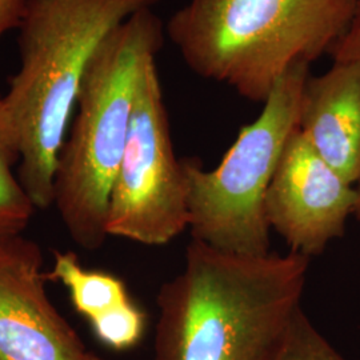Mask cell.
Segmentation results:
<instances>
[{"label": "cell", "instance_id": "cell-15", "mask_svg": "<svg viewBox=\"0 0 360 360\" xmlns=\"http://www.w3.org/2000/svg\"><path fill=\"white\" fill-rule=\"evenodd\" d=\"M356 193H358V202H356V206H355V211H354V217L358 219V221L360 223V181L356 186Z\"/></svg>", "mask_w": 360, "mask_h": 360}, {"label": "cell", "instance_id": "cell-9", "mask_svg": "<svg viewBox=\"0 0 360 360\" xmlns=\"http://www.w3.org/2000/svg\"><path fill=\"white\" fill-rule=\"evenodd\" d=\"M297 129L314 150L352 186L360 181V62H334L309 74L299 103Z\"/></svg>", "mask_w": 360, "mask_h": 360}, {"label": "cell", "instance_id": "cell-4", "mask_svg": "<svg viewBox=\"0 0 360 360\" xmlns=\"http://www.w3.org/2000/svg\"><path fill=\"white\" fill-rule=\"evenodd\" d=\"M166 25L153 8L112 30L86 68L77 108L58 158L53 205L71 239L94 251L108 238L110 195L147 65L165 46Z\"/></svg>", "mask_w": 360, "mask_h": 360}, {"label": "cell", "instance_id": "cell-7", "mask_svg": "<svg viewBox=\"0 0 360 360\" xmlns=\"http://www.w3.org/2000/svg\"><path fill=\"white\" fill-rule=\"evenodd\" d=\"M356 202V187L343 179L296 127L266 193L270 229L283 238L291 252L311 259L345 235Z\"/></svg>", "mask_w": 360, "mask_h": 360}, {"label": "cell", "instance_id": "cell-11", "mask_svg": "<svg viewBox=\"0 0 360 360\" xmlns=\"http://www.w3.org/2000/svg\"><path fill=\"white\" fill-rule=\"evenodd\" d=\"M20 162V148L0 94V239L23 233L35 211L15 167Z\"/></svg>", "mask_w": 360, "mask_h": 360}, {"label": "cell", "instance_id": "cell-12", "mask_svg": "<svg viewBox=\"0 0 360 360\" xmlns=\"http://www.w3.org/2000/svg\"><path fill=\"white\" fill-rule=\"evenodd\" d=\"M270 360H346L297 309Z\"/></svg>", "mask_w": 360, "mask_h": 360}, {"label": "cell", "instance_id": "cell-13", "mask_svg": "<svg viewBox=\"0 0 360 360\" xmlns=\"http://www.w3.org/2000/svg\"><path fill=\"white\" fill-rule=\"evenodd\" d=\"M331 56L334 62H360V0L346 35L336 44Z\"/></svg>", "mask_w": 360, "mask_h": 360}, {"label": "cell", "instance_id": "cell-2", "mask_svg": "<svg viewBox=\"0 0 360 360\" xmlns=\"http://www.w3.org/2000/svg\"><path fill=\"white\" fill-rule=\"evenodd\" d=\"M162 0H27L19 70L3 95L20 148L18 178L39 210L53 205L58 158L94 52L134 13Z\"/></svg>", "mask_w": 360, "mask_h": 360}, {"label": "cell", "instance_id": "cell-3", "mask_svg": "<svg viewBox=\"0 0 360 360\" xmlns=\"http://www.w3.org/2000/svg\"><path fill=\"white\" fill-rule=\"evenodd\" d=\"M358 0H190L166 35L195 75L264 103L279 77L334 51Z\"/></svg>", "mask_w": 360, "mask_h": 360}, {"label": "cell", "instance_id": "cell-8", "mask_svg": "<svg viewBox=\"0 0 360 360\" xmlns=\"http://www.w3.org/2000/svg\"><path fill=\"white\" fill-rule=\"evenodd\" d=\"M41 247L0 239V360H89L75 328L49 297Z\"/></svg>", "mask_w": 360, "mask_h": 360}, {"label": "cell", "instance_id": "cell-6", "mask_svg": "<svg viewBox=\"0 0 360 360\" xmlns=\"http://www.w3.org/2000/svg\"><path fill=\"white\" fill-rule=\"evenodd\" d=\"M190 226L188 183L171 139L156 62L136 92L129 136L110 195L108 236L167 245Z\"/></svg>", "mask_w": 360, "mask_h": 360}, {"label": "cell", "instance_id": "cell-10", "mask_svg": "<svg viewBox=\"0 0 360 360\" xmlns=\"http://www.w3.org/2000/svg\"><path fill=\"white\" fill-rule=\"evenodd\" d=\"M49 282H60L77 314L96 338L117 351L136 346L144 334L146 315L129 297L124 282L103 271L86 270L75 252H53Z\"/></svg>", "mask_w": 360, "mask_h": 360}, {"label": "cell", "instance_id": "cell-1", "mask_svg": "<svg viewBox=\"0 0 360 360\" xmlns=\"http://www.w3.org/2000/svg\"><path fill=\"white\" fill-rule=\"evenodd\" d=\"M309 257L240 255L193 240L156 296L155 360H270L300 309Z\"/></svg>", "mask_w": 360, "mask_h": 360}, {"label": "cell", "instance_id": "cell-5", "mask_svg": "<svg viewBox=\"0 0 360 360\" xmlns=\"http://www.w3.org/2000/svg\"><path fill=\"white\" fill-rule=\"evenodd\" d=\"M309 67L294 65L279 77L260 115L240 129L218 167L206 171L196 159H181L193 240L240 255L270 252L264 199L285 143L297 127Z\"/></svg>", "mask_w": 360, "mask_h": 360}, {"label": "cell", "instance_id": "cell-14", "mask_svg": "<svg viewBox=\"0 0 360 360\" xmlns=\"http://www.w3.org/2000/svg\"><path fill=\"white\" fill-rule=\"evenodd\" d=\"M27 0H0V40L13 30H18L26 13Z\"/></svg>", "mask_w": 360, "mask_h": 360}, {"label": "cell", "instance_id": "cell-16", "mask_svg": "<svg viewBox=\"0 0 360 360\" xmlns=\"http://www.w3.org/2000/svg\"><path fill=\"white\" fill-rule=\"evenodd\" d=\"M89 360H104L102 358H99L98 355H95V354H92V352H89Z\"/></svg>", "mask_w": 360, "mask_h": 360}]
</instances>
